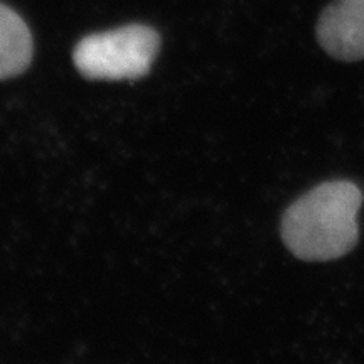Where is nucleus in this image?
I'll list each match as a JSON object with an SVG mask.
<instances>
[{"mask_svg": "<svg viewBox=\"0 0 364 364\" xmlns=\"http://www.w3.org/2000/svg\"><path fill=\"white\" fill-rule=\"evenodd\" d=\"M363 191L348 179L316 186L285 209L280 236L294 257L304 262L338 260L356 248L358 213Z\"/></svg>", "mask_w": 364, "mask_h": 364, "instance_id": "obj_1", "label": "nucleus"}, {"mask_svg": "<svg viewBox=\"0 0 364 364\" xmlns=\"http://www.w3.org/2000/svg\"><path fill=\"white\" fill-rule=\"evenodd\" d=\"M317 43L343 63L364 61V0H334L316 26Z\"/></svg>", "mask_w": 364, "mask_h": 364, "instance_id": "obj_3", "label": "nucleus"}, {"mask_svg": "<svg viewBox=\"0 0 364 364\" xmlns=\"http://www.w3.org/2000/svg\"><path fill=\"white\" fill-rule=\"evenodd\" d=\"M33 36L22 17L0 4V80L27 70L33 59Z\"/></svg>", "mask_w": 364, "mask_h": 364, "instance_id": "obj_4", "label": "nucleus"}, {"mask_svg": "<svg viewBox=\"0 0 364 364\" xmlns=\"http://www.w3.org/2000/svg\"><path fill=\"white\" fill-rule=\"evenodd\" d=\"M161 38L152 27L132 24L86 36L76 44L73 61L88 80H139L156 59Z\"/></svg>", "mask_w": 364, "mask_h": 364, "instance_id": "obj_2", "label": "nucleus"}]
</instances>
